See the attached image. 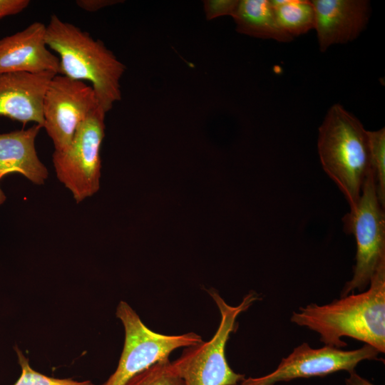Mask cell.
<instances>
[{"instance_id":"7402d4cb","label":"cell","mask_w":385,"mask_h":385,"mask_svg":"<svg viewBox=\"0 0 385 385\" xmlns=\"http://www.w3.org/2000/svg\"><path fill=\"white\" fill-rule=\"evenodd\" d=\"M349 377L345 379V385H375L359 376L355 370L349 372Z\"/></svg>"},{"instance_id":"7c38bea8","label":"cell","mask_w":385,"mask_h":385,"mask_svg":"<svg viewBox=\"0 0 385 385\" xmlns=\"http://www.w3.org/2000/svg\"><path fill=\"white\" fill-rule=\"evenodd\" d=\"M314 29L319 49L356 38L365 29L370 16L366 0H313Z\"/></svg>"},{"instance_id":"9a60e30c","label":"cell","mask_w":385,"mask_h":385,"mask_svg":"<svg viewBox=\"0 0 385 385\" xmlns=\"http://www.w3.org/2000/svg\"><path fill=\"white\" fill-rule=\"evenodd\" d=\"M280 29L292 38L314 29L315 12L312 1L271 0Z\"/></svg>"},{"instance_id":"603a6c76","label":"cell","mask_w":385,"mask_h":385,"mask_svg":"<svg viewBox=\"0 0 385 385\" xmlns=\"http://www.w3.org/2000/svg\"><path fill=\"white\" fill-rule=\"evenodd\" d=\"M6 200V196L4 192L0 188V205H1Z\"/></svg>"},{"instance_id":"52a82bcc","label":"cell","mask_w":385,"mask_h":385,"mask_svg":"<svg viewBox=\"0 0 385 385\" xmlns=\"http://www.w3.org/2000/svg\"><path fill=\"white\" fill-rule=\"evenodd\" d=\"M105 116L100 107L96 108L80 124L70 145L53 153L56 176L71 192L76 203L92 196L100 188Z\"/></svg>"},{"instance_id":"44dd1931","label":"cell","mask_w":385,"mask_h":385,"mask_svg":"<svg viewBox=\"0 0 385 385\" xmlns=\"http://www.w3.org/2000/svg\"><path fill=\"white\" fill-rule=\"evenodd\" d=\"M119 1L113 0H78L76 4L82 9L93 12L106 6L118 4Z\"/></svg>"},{"instance_id":"4fadbf2b","label":"cell","mask_w":385,"mask_h":385,"mask_svg":"<svg viewBox=\"0 0 385 385\" xmlns=\"http://www.w3.org/2000/svg\"><path fill=\"white\" fill-rule=\"evenodd\" d=\"M42 127L34 124L28 129L0 133V180L19 173L36 185H43L48 172L39 160L35 139Z\"/></svg>"},{"instance_id":"ba28073f","label":"cell","mask_w":385,"mask_h":385,"mask_svg":"<svg viewBox=\"0 0 385 385\" xmlns=\"http://www.w3.org/2000/svg\"><path fill=\"white\" fill-rule=\"evenodd\" d=\"M379 354L377 349L366 344L359 349L344 350L326 345L316 349L304 342L282 358L274 371L260 377L245 378L240 385H274L296 379L325 376L340 371L349 373L362 361L377 360Z\"/></svg>"},{"instance_id":"ffe728a7","label":"cell","mask_w":385,"mask_h":385,"mask_svg":"<svg viewBox=\"0 0 385 385\" xmlns=\"http://www.w3.org/2000/svg\"><path fill=\"white\" fill-rule=\"evenodd\" d=\"M29 4V0H0V19L21 12Z\"/></svg>"},{"instance_id":"5bb4252c","label":"cell","mask_w":385,"mask_h":385,"mask_svg":"<svg viewBox=\"0 0 385 385\" xmlns=\"http://www.w3.org/2000/svg\"><path fill=\"white\" fill-rule=\"evenodd\" d=\"M232 17L239 33L279 42L293 39L277 24L271 0H239Z\"/></svg>"},{"instance_id":"2e32d148","label":"cell","mask_w":385,"mask_h":385,"mask_svg":"<svg viewBox=\"0 0 385 385\" xmlns=\"http://www.w3.org/2000/svg\"><path fill=\"white\" fill-rule=\"evenodd\" d=\"M371 170L379 201L385 207V129L367 130Z\"/></svg>"},{"instance_id":"d6986e66","label":"cell","mask_w":385,"mask_h":385,"mask_svg":"<svg viewBox=\"0 0 385 385\" xmlns=\"http://www.w3.org/2000/svg\"><path fill=\"white\" fill-rule=\"evenodd\" d=\"M239 0H207L204 1L206 18L212 20L222 16H232Z\"/></svg>"},{"instance_id":"9c48e42d","label":"cell","mask_w":385,"mask_h":385,"mask_svg":"<svg viewBox=\"0 0 385 385\" xmlns=\"http://www.w3.org/2000/svg\"><path fill=\"white\" fill-rule=\"evenodd\" d=\"M98 107L91 85L55 75L47 87L43 104V128L52 140L54 150L66 149L80 124Z\"/></svg>"},{"instance_id":"5b68a950","label":"cell","mask_w":385,"mask_h":385,"mask_svg":"<svg viewBox=\"0 0 385 385\" xmlns=\"http://www.w3.org/2000/svg\"><path fill=\"white\" fill-rule=\"evenodd\" d=\"M344 230L356 241L353 276L340 297L364 291L379 265L385 262V213L379 201L371 170L368 173L356 209L342 218Z\"/></svg>"},{"instance_id":"e0dca14e","label":"cell","mask_w":385,"mask_h":385,"mask_svg":"<svg viewBox=\"0 0 385 385\" xmlns=\"http://www.w3.org/2000/svg\"><path fill=\"white\" fill-rule=\"evenodd\" d=\"M123 385H184L169 359L158 362L138 373Z\"/></svg>"},{"instance_id":"8992f818","label":"cell","mask_w":385,"mask_h":385,"mask_svg":"<svg viewBox=\"0 0 385 385\" xmlns=\"http://www.w3.org/2000/svg\"><path fill=\"white\" fill-rule=\"evenodd\" d=\"M115 314L124 327V344L117 368L102 385H123L138 373L169 359L174 350L202 341L195 332L165 335L153 332L125 301L119 302Z\"/></svg>"},{"instance_id":"3957f363","label":"cell","mask_w":385,"mask_h":385,"mask_svg":"<svg viewBox=\"0 0 385 385\" xmlns=\"http://www.w3.org/2000/svg\"><path fill=\"white\" fill-rule=\"evenodd\" d=\"M318 153L323 170L356 209L371 170L367 130L342 105L328 111L319 128Z\"/></svg>"},{"instance_id":"7a4b0ae2","label":"cell","mask_w":385,"mask_h":385,"mask_svg":"<svg viewBox=\"0 0 385 385\" xmlns=\"http://www.w3.org/2000/svg\"><path fill=\"white\" fill-rule=\"evenodd\" d=\"M46 43L59 58V74L91 83L106 113L120 100V80L125 66L100 41L53 14L46 26Z\"/></svg>"},{"instance_id":"8fae6325","label":"cell","mask_w":385,"mask_h":385,"mask_svg":"<svg viewBox=\"0 0 385 385\" xmlns=\"http://www.w3.org/2000/svg\"><path fill=\"white\" fill-rule=\"evenodd\" d=\"M46 26L34 22L0 39V73L51 71L59 74V58L46 43Z\"/></svg>"},{"instance_id":"ac0fdd59","label":"cell","mask_w":385,"mask_h":385,"mask_svg":"<svg viewBox=\"0 0 385 385\" xmlns=\"http://www.w3.org/2000/svg\"><path fill=\"white\" fill-rule=\"evenodd\" d=\"M14 349L18 356L21 374L13 385H95L89 380L79 381L70 378L58 379L41 374L31 367L28 358L17 346Z\"/></svg>"},{"instance_id":"6da1fadb","label":"cell","mask_w":385,"mask_h":385,"mask_svg":"<svg viewBox=\"0 0 385 385\" xmlns=\"http://www.w3.org/2000/svg\"><path fill=\"white\" fill-rule=\"evenodd\" d=\"M368 289L340 297L330 303H311L291 316L292 322L319 334L326 346L342 349L348 337L385 352V262L377 268Z\"/></svg>"},{"instance_id":"277c9868","label":"cell","mask_w":385,"mask_h":385,"mask_svg":"<svg viewBox=\"0 0 385 385\" xmlns=\"http://www.w3.org/2000/svg\"><path fill=\"white\" fill-rule=\"evenodd\" d=\"M220 313L219 327L207 342L185 347L180 356L171 361L176 374L184 385H237L245 375L235 372L225 356V346L230 335L236 329V319L246 311L260 296L250 292L237 306L225 302L214 289L208 291Z\"/></svg>"},{"instance_id":"30bf717a","label":"cell","mask_w":385,"mask_h":385,"mask_svg":"<svg viewBox=\"0 0 385 385\" xmlns=\"http://www.w3.org/2000/svg\"><path fill=\"white\" fill-rule=\"evenodd\" d=\"M55 75L51 71L0 73V116L43 128L44 96Z\"/></svg>"}]
</instances>
